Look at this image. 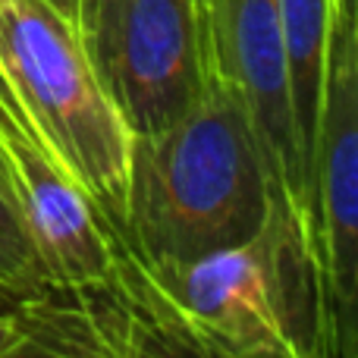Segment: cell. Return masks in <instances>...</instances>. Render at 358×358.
Listing matches in <instances>:
<instances>
[{
    "label": "cell",
    "instance_id": "1",
    "mask_svg": "<svg viewBox=\"0 0 358 358\" xmlns=\"http://www.w3.org/2000/svg\"><path fill=\"white\" fill-rule=\"evenodd\" d=\"M113 280L164 355L334 358V311L315 214L302 192L271 185L248 239L182 264L138 261L117 236Z\"/></svg>",
    "mask_w": 358,
    "mask_h": 358
},
{
    "label": "cell",
    "instance_id": "2",
    "mask_svg": "<svg viewBox=\"0 0 358 358\" xmlns=\"http://www.w3.org/2000/svg\"><path fill=\"white\" fill-rule=\"evenodd\" d=\"M267 198L271 176L245 110L208 69L182 117L132 136L117 236L138 261L182 264L248 239L264 220Z\"/></svg>",
    "mask_w": 358,
    "mask_h": 358
},
{
    "label": "cell",
    "instance_id": "3",
    "mask_svg": "<svg viewBox=\"0 0 358 358\" xmlns=\"http://www.w3.org/2000/svg\"><path fill=\"white\" fill-rule=\"evenodd\" d=\"M0 79L25 123L120 233L132 132L94 73L76 16L50 0H0Z\"/></svg>",
    "mask_w": 358,
    "mask_h": 358
},
{
    "label": "cell",
    "instance_id": "4",
    "mask_svg": "<svg viewBox=\"0 0 358 358\" xmlns=\"http://www.w3.org/2000/svg\"><path fill=\"white\" fill-rule=\"evenodd\" d=\"M76 22L132 136L179 120L208 79L201 0H79Z\"/></svg>",
    "mask_w": 358,
    "mask_h": 358
},
{
    "label": "cell",
    "instance_id": "5",
    "mask_svg": "<svg viewBox=\"0 0 358 358\" xmlns=\"http://www.w3.org/2000/svg\"><path fill=\"white\" fill-rule=\"evenodd\" d=\"M334 311V355H358V25L336 16L308 173Z\"/></svg>",
    "mask_w": 358,
    "mask_h": 358
},
{
    "label": "cell",
    "instance_id": "6",
    "mask_svg": "<svg viewBox=\"0 0 358 358\" xmlns=\"http://www.w3.org/2000/svg\"><path fill=\"white\" fill-rule=\"evenodd\" d=\"M201 25L208 63L245 110L271 185H286L308 198L280 3L201 0Z\"/></svg>",
    "mask_w": 358,
    "mask_h": 358
},
{
    "label": "cell",
    "instance_id": "7",
    "mask_svg": "<svg viewBox=\"0 0 358 358\" xmlns=\"http://www.w3.org/2000/svg\"><path fill=\"white\" fill-rule=\"evenodd\" d=\"M0 176L31 229L54 286L110 280L117 233L25 123L0 79Z\"/></svg>",
    "mask_w": 358,
    "mask_h": 358
},
{
    "label": "cell",
    "instance_id": "8",
    "mask_svg": "<svg viewBox=\"0 0 358 358\" xmlns=\"http://www.w3.org/2000/svg\"><path fill=\"white\" fill-rule=\"evenodd\" d=\"M289 57V88L292 113L302 142L305 170L311 173V151H315L317 117H321L324 76H327L330 38L336 25V0H277Z\"/></svg>",
    "mask_w": 358,
    "mask_h": 358
},
{
    "label": "cell",
    "instance_id": "9",
    "mask_svg": "<svg viewBox=\"0 0 358 358\" xmlns=\"http://www.w3.org/2000/svg\"><path fill=\"white\" fill-rule=\"evenodd\" d=\"M54 280L48 273L25 217L19 214L3 176H0V302L16 305L38 292L50 289Z\"/></svg>",
    "mask_w": 358,
    "mask_h": 358
},
{
    "label": "cell",
    "instance_id": "10",
    "mask_svg": "<svg viewBox=\"0 0 358 358\" xmlns=\"http://www.w3.org/2000/svg\"><path fill=\"white\" fill-rule=\"evenodd\" d=\"M6 355H19V330L13 321L10 305L0 302V358Z\"/></svg>",
    "mask_w": 358,
    "mask_h": 358
},
{
    "label": "cell",
    "instance_id": "11",
    "mask_svg": "<svg viewBox=\"0 0 358 358\" xmlns=\"http://www.w3.org/2000/svg\"><path fill=\"white\" fill-rule=\"evenodd\" d=\"M355 6H358V0H336L340 16H355Z\"/></svg>",
    "mask_w": 358,
    "mask_h": 358
},
{
    "label": "cell",
    "instance_id": "12",
    "mask_svg": "<svg viewBox=\"0 0 358 358\" xmlns=\"http://www.w3.org/2000/svg\"><path fill=\"white\" fill-rule=\"evenodd\" d=\"M50 3H57L63 13H69V16H76V3H79V0H50Z\"/></svg>",
    "mask_w": 358,
    "mask_h": 358
}]
</instances>
